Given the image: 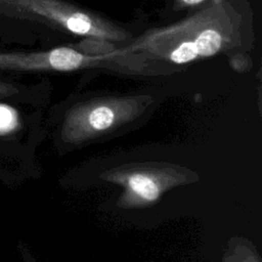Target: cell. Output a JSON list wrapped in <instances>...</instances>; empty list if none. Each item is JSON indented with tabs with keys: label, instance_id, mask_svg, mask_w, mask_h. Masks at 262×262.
<instances>
[{
	"label": "cell",
	"instance_id": "cell-4",
	"mask_svg": "<svg viewBox=\"0 0 262 262\" xmlns=\"http://www.w3.org/2000/svg\"><path fill=\"white\" fill-rule=\"evenodd\" d=\"M93 68L128 71L119 49L101 54H89L71 47L33 53H0V69L72 72Z\"/></svg>",
	"mask_w": 262,
	"mask_h": 262
},
{
	"label": "cell",
	"instance_id": "cell-8",
	"mask_svg": "<svg viewBox=\"0 0 262 262\" xmlns=\"http://www.w3.org/2000/svg\"><path fill=\"white\" fill-rule=\"evenodd\" d=\"M16 1H17V0H0L1 3H6V4H8V5H13V6L15 5Z\"/></svg>",
	"mask_w": 262,
	"mask_h": 262
},
{
	"label": "cell",
	"instance_id": "cell-2",
	"mask_svg": "<svg viewBox=\"0 0 262 262\" xmlns=\"http://www.w3.org/2000/svg\"><path fill=\"white\" fill-rule=\"evenodd\" d=\"M151 98L146 95L111 96L86 100L71 107L62 123L64 140L81 143L114 131L136 118Z\"/></svg>",
	"mask_w": 262,
	"mask_h": 262
},
{
	"label": "cell",
	"instance_id": "cell-6",
	"mask_svg": "<svg viewBox=\"0 0 262 262\" xmlns=\"http://www.w3.org/2000/svg\"><path fill=\"white\" fill-rule=\"evenodd\" d=\"M17 125V115L9 106L0 105V134L10 132Z\"/></svg>",
	"mask_w": 262,
	"mask_h": 262
},
{
	"label": "cell",
	"instance_id": "cell-5",
	"mask_svg": "<svg viewBox=\"0 0 262 262\" xmlns=\"http://www.w3.org/2000/svg\"><path fill=\"white\" fill-rule=\"evenodd\" d=\"M172 171L164 168H131L115 172L108 179L124 187L123 201L128 205L144 206L160 200L174 182Z\"/></svg>",
	"mask_w": 262,
	"mask_h": 262
},
{
	"label": "cell",
	"instance_id": "cell-3",
	"mask_svg": "<svg viewBox=\"0 0 262 262\" xmlns=\"http://www.w3.org/2000/svg\"><path fill=\"white\" fill-rule=\"evenodd\" d=\"M14 6L74 35L105 41H124L130 37L110 20L61 0H17Z\"/></svg>",
	"mask_w": 262,
	"mask_h": 262
},
{
	"label": "cell",
	"instance_id": "cell-7",
	"mask_svg": "<svg viewBox=\"0 0 262 262\" xmlns=\"http://www.w3.org/2000/svg\"><path fill=\"white\" fill-rule=\"evenodd\" d=\"M215 0H172L173 7L175 9L183 10V9H193L201 8L210 2Z\"/></svg>",
	"mask_w": 262,
	"mask_h": 262
},
{
	"label": "cell",
	"instance_id": "cell-1",
	"mask_svg": "<svg viewBox=\"0 0 262 262\" xmlns=\"http://www.w3.org/2000/svg\"><path fill=\"white\" fill-rule=\"evenodd\" d=\"M253 41L245 0H215L167 27L150 30L120 51L134 71L147 66H184L218 54L246 50Z\"/></svg>",
	"mask_w": 262,
	"mask_h": 262
},
{
	"label": "cell",
	"instance_id": "cell-9",
	"mask_svg": "<svg viewBox=\"0 0 262 262\" xmlns=\"http://www.w3.org/2000/svg\"><path fill=\"white\" fill-rule=\"evenodd\" d=\"M248 262H259L258 260H256V259H254V258H252L250 261H248Z\"/></svg>",
	"mask_w": 262,
	"mask_h": 262
}]
</instances>
